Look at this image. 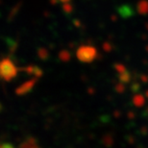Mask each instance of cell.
Returning <instances> with one entry per match:
<instances>
[{"label":"cell","mask_w":148,"mask_h":148,"mask_svg":"<svg viewBox=\"0 0 148 148\" xmlns=\"http://www.w3.org/2000/svg\"><path fill=\"white\" fill-rule=\"evenodd\" d=\"M17 72L18 69L10 58H4L0 60V77L3 80H5L6 82H11L16 77Z\"/></svg>","instance_id":"1"},{"label":"cell","mask_w":148,"mask_h":148,"mask_svg":"<svg viewBox=\"0 0 148 148\" xmlns=\"http://www.w3.org/2000/svg\"><path fill=\"white\" fill-rule=\"evenodd\" d=\"M98 52L92 45H81L76 51V57L81 63L90 64L97 58Z\"/></svg>","instance_id":"2"},{"label":"cell","mask_w":148,"mask_h":148,"mask_svg":"<svg viewBox=\"0 0 148 148\" xmlns=\"http://www.w3.org/2000/svg\"><path fill=\"white\" fill-rule=\"evenodd\" d=\"M37 82H38V78H33V79H30V80H28V81L24 82L23 84L20 85L18 88H16V95L22 96V95H25V94L29 93L30 91H32L35 86H36Z\"/></svg>","instance_id":"3"},{"label":"cell","mask_w":148,"mask_h":148,"mask_svg":"<svg viewBox=\"0 0 148 148\" xmlns=\"http://www.w3.org/2000/svg\"><path fill=\"white\" fill-rule=\"evenodd\" d=\"M24 70L26 72H27V74H29V75H32L34 76L35 78H40L41 76H42V69H40L38 66H28L27 67H25Z\"/></svg>","instance_id":"4"},{"label":"cell","mask_w":148,"mask_h":148,"mask_svg":"<svg viewBox=\"0 0 148 148\" xmlns=\"http://www.w3.org/2000/svg\"><path fill=\"white\" fill-rule=\"evenodd\" d=\"M19 148H40L38 146V141L34 138H28L27 140L20 143Z\"/></svg>","instance_id":"5"},{"label":"cell","mask_w":148,"mask_h":148,"mask_svg":"<svg viewBox=\"0 0 148 148\" xmlns=\"http://www.w3.org/2000/svg\"><path fill=\"white\" fill-rule=\"evenodd\" d=\"M59 57H60L61 61L63 62H69L70 60V53L66 50H63V51L60 52L59 54Z\"/></svg>","instance_id":"6"},{"label":"cell","mask_w":148,"mask_h":148,"mask_svg":"<svg viewBox=\"0 0 148 148\" xmlns=\"http://www.w3.org/2000/svg\"><path fill=\"white\" fill-rule=\"evenodd\" d=\"M38 57L42 60H45V59L48 57V51L45 49V48H40L38 51Z\"/></svg>","instance_id":"7"},{"label":"cell","mask_w":148,"mask_h":148,"mask_svg":"<svg viewBox=\"0 0 148 148\" xmlns=\"http://www.w3.org/2000/svg\"><path fill=\"white\" fill-rule=\"evenodd\" d=\"M63 10L64 13L70 14L73 11V6L70 3H66V4H63Z\"/></svg>","instance_id":"8"},{"label":"cell","mask_w":148,"mask_h":148,"mask_svg":"<svg viewBox=\"0 0 148 148\" xmlns=\"http://www.w3.org/2000/svg\"><path fill=\"white\" fill-rule=\"evenodd\" d=\"M0 148H14V146L12 143H0Z\"/></svg>","instance_id":"9"},{"label":"cell","mask_w":148,"mask_h":148,"mask_svg":"<svg viewBox=\"0 0 148 148\" xmlns=\"http://www.w3.org/2000/svg\"><path fill=\"white\" fill-rule=\"evenodd\" d=\"M59 1L62 2L63 4H66V3H70V1H71V0H59Z\"/></svg>","instance_id":"10"},{"label":"cell","mask_w":148,"mask_h":148,"mask_svg":"<svg viewBox=\"0 0 148 148\" xmlns=\"http://www.w3.org/2000/svg\"><path fill=\"white\" fill-rule=\"evenodd\" d=\"M2 110H3V106H2L1 103H0V112H1Z\"/></svg>","instance_id":"11"}]
</instances>
